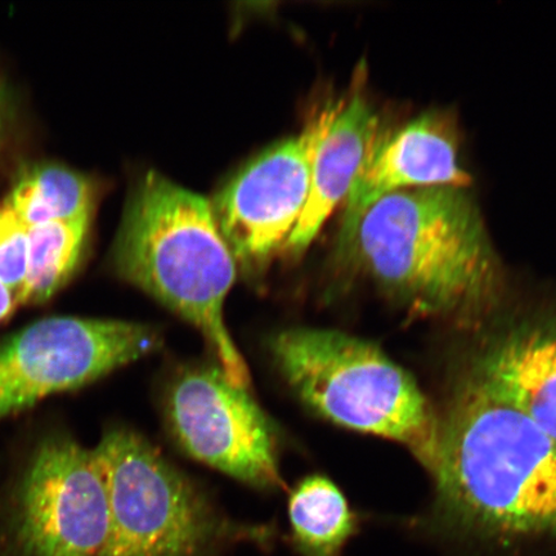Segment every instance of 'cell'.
Masks as SVG:
<instances>
[{"instance_id": "obj_17", "label": "cell", "mask_w": 556, "mask_h": 556, "mask_svg": "<svg viewBox=\"0 0 556 556\" xmlns=\"http://www.w3.org/2000/svg\"><path fill=\"white\" fill-rule=\"evenodd\" d=\"M13 114H15V111H13L11 90L7 83L0 78V149H2L7 135H9Z\"/></svg>"}, {"instance_id": "obj_16", "label": "cell", "mask_w": 556, "mask_h": 556, "mask_svg": "<svg viewBox=\"0 0 556 556\" xmlns=\"http://www.w3.org/2000/svg\"><path fill=\"white\" fill-rule=\"evenodd\" d=\"M27 260H29V227L3 200L0 203V281L13 291L20 304Z\"/></svg>"}, {"instance_id": "obj_12", "label": "cell", "mask_w": 556, "mask_h": 556, "mask_svg": "<svg viewBox=\"0 0 556 556\" xmlns=\"http://www.w3.org/2000/svg\"><path fill=\"white\" fill-rule=\"evenodd\" d=\"M379 135L378 115L359 85L343 100L313 159L307 204L285 245L291 253H304L339 204L345 203Z\"/></svg>"}, {"instance_id": "obj_2", "label": "cell", "mask_w": 556, "mask_h": 556, "mask_svg": "<svg viewBox=\"0 0 556 556\" xmlns=\"http://www.w3.org/2000/svg\"><path fill=\"white\" fill-rule=\"evenodd\" d=\"M337 260L429 315L482 309L503 283L481 211L464 187L405 190L379 200L337 242Z\"/></svg>"}, {"instance_id": "obj_3", "label": "cell", "mask_w": 556, "mask_h": 556, "mask_svg": "<svg viewBox=\"0 0 556 556\" xmlns=\"http://www.w3.org/2000/svg\"><path fill=\"white\" fill-rule=\"evenodd\" d=\"M113 262L124 280L203 333L231 384L249 387L248 366L224 317L238 261L220 232L211 201L162 174H146L125 208Z\"/></svg>"}, {"instance_id": "obj_11", "label": "cell", "mask_w": 556, "mask_h": 556, "mask_svg": "<svg viewBox=\"0 0 556 556\" xmlns=\"http://www.w3.org/2000/svg\"><path fill=\"white\" fill-rule=\"evenodd\" d=\"M472 380L556 441V318L520 325L491 340L476 361Z\"/></svg>"}, {"instance_id": "obj_14", "label": "cell", "mask_w": 556, "mask_h": 556, "mask_svg": "<svg viewBox=\"0 0 556 556\" xmlns=\"http://www.w3.org/2000/svg\"><path fill=\"white\" fill-rule=\"evenodd\" d=\"M290 542L299 556H342L357 532V518L342 491L328 478L313 476L291 492Z\"/></svg>"}, {"instance_id": "obj_5", "label": "cell", "mask_w": 556, "mask_h": 556, "mask_svg": "<svg viewBox=\"0 0 556 556\" xmlns=\"http://www.w3.org/2000/svg\"><path fill=\"white\" fill-rule=\"evenodd\" d=\"M93 452L110 513L100 556H213L236 536L203 493L143 437L114 429Z\"/></svg>"}, {"instance_id": "obj_15", "label": "cell", "mask_w": 556, "mask_h": 556, "mask_svg": "<svg viewBox=\"0 0 556 556\" xmlns=\"http://www.w3.org/2000/svg\"><path fill=\"white\" fill-rule=\"evenodd\" d=\"M90 220L29 228V260L20 305L43 304L72 280L85 256Z\"/></svg>"}, {"instance_id": "obj_6", "label": "cell", "mask_w": 556, "mask_h": 556, "mask_svg": "<svg viewBox=\"0 0 556 556\" xmlns=\"http://www.w3.org/2000/svg\"><path fill=\"white\" fill-rule=\"evenodd\" d=\"M110 513L93 450L45 438L27 462L0 520V556H100Z\"/></svg>"}, {"instance_id": "obj_18", "label": "cell", "mask_w": 556, "mask_h": 556, "mask_svg": "<svg viewBox=\"0 0 556 556\" xmlns=\"http://www.w3.org/2000/svg\"><path fill=\"white\" fill-rule=\"evenodd\" d=\"M18 301L13 291L0 281V324L9 319L18 307Z\"/></svg>"}, {"instance_id": "obj_4", "label": "cell", "mask_w": 556, "mask_h": 556, "mask_svg": "<svg viewBox=\"0 0 556 556\" xmlns=\"http://www.w3.org/2000/svg\"><path fill=\"white\" fill-rule=\"evenodd\" d=\"M269 352L313 412L340 427L406 444L426 464L437 421L412 375L372 343L336 330L277 332Z\"/></svg>"}, {"instance_id": "obj_1", "label": "cell", "mask_w": 556, "mask_h": 556, "mask_svg": "<svg viewBox=\"0 0 556 556\" xmlns=\"http://www.w3.org/2000/svg\"><path fill=\"white\" fill-rule=\"evenodd\" d=\"M427 467L458 530L492 540L556 536V441L477 381L437 424Z\"/></svg>"}, {"instance_id": "obj_7", "label": "cell", "mask_w": 556, "mask_h": 556, "mask_svg": "<svg viewBox=\"0 0 556 556\" xmlns=\"http://www.w3.org/2000/svg\"><path fill=\"white\" fill-rule=\"evenodd\" d=\"M160 342L159 332L143 324L39 319L0 342V420L135 363Z\"/></svg>"}, {"instance_id": "obj_10", "label": "cell", "mask_w": 556, "mask_h": 556, "mask_svg": "<svg viewBox=\"0 0 556 556\" xmlns=\"http://www.w3.org/2000/svg\"><path fill=\"white\" fill-rule=\"evenodd\" d=\"M470 174L458 162L457 144L442 117L426 114L381 139L368 152L345 200L338 241L350 236L368 207L405 189L464 187Z\"/></svg>"}, {"instance_id": "obj_9", "label": "cell", "mask_w": 556, "mask_h": 556, "mask_svg": "<svg viewBox=\"0 0 556 556\" xmlns=\"http://www.w3.org/2000/svg\"><path fill=\"white\" fill-rule=\"evenodd\" d=\"M342 104L330 102L301 135L254 159L220 191L213 211L236 261L263 262L287 245L307 204L313 159Z\"/></svg>"}, {"instance_id": "obj_8", "label": "cell", "mask_w": 556, "mask_h": 556, "mask_svg": "<svg viewBox=\"0 0 556 556\" xmlns=\"http://www.w3.org/2000/svg\"><path fill=\"white\" fill-rule=\"evenodd\" d=\"M165 409L173 435L197 460L258 489L283 485L267 416L220 367L180 372Z\"/></svg>"}, {"instance_id": "obj_13", "label": "cell", "mask_w": 556, "mask_h": 556, "mask_svg": "<svg viewBox=\"0 0 556 556\" xmlns=\"http://www.w3.org/2000/svg\"><path fill=\"white\" fill-rule=\"evenodd\" d=\"M96 194L88 177L50 162L26 166L4 201L31 228L52 222L92 220Z\"/></svg>"}]
</instances>
